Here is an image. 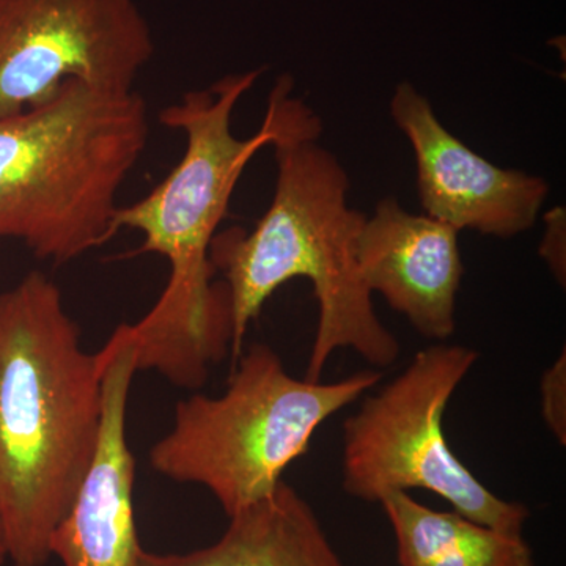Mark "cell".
<instances>
[{"instance_id": "1", "label": "cell", "mask_w": 566, "mask_h": 566, "mask_svg": "<svg viewBox=\"0 0 566 566\" xmlns=\"http://www.w3.org/2000/svg\"><path fill=\"white\" fill-rule=\"evenodd\" d=\"M277 114L273 147L277 181L273 202L252 232L230 229L211 241L210 259L232 301L233 365L244 352L249 324L292 279H308L318 303V327L305 379L322 381L327 360L354 349L374 367H390L400 344L376 315L357 268L356 238L367 216L348 205L349 178L324 148L322 120L283 76L270 99Z\"/></svg>"}, {"instance_id": "2", "label": "cell", "mask_w": 566, "mask_h": 566, "mask_svg": "<svg viewBox=\"0 0 566 566\" xmlns=\"http://www.w3.org/2000/svg\"><path fill=\"white\" fill-rule=\"evenodd\" d=\"M102 371L61 289L32 271L0 293V521L13 566H44L98 442Z\"/></svg>"}, {"instance_id": "3", "label": "cell", "mask_w": 566, "mask_h": 566, "mask_svg": "<svg viewBox=\"0 0 566 566\" xmlns=\"http://www.w3.org/2000/svg\"><path fill=\"white\" fill-rule=\"evenodd\" d=\"M260 73L227 74L163 109V125L185 134V155L150 193L115 214V233L137 230L140 253L169 260V282L139 327L159 356L182 367L216 363L232 344V301L226 282L214 281L210 248L245 166L277 136L270 102L252 137L238 139L232 132L234 106Z\"/></svg>"}, {"instance_id": "4", "label": "cell", "mask_w": 566, "mask_h": 566, "mask_svg": "<svg viewBox=\"0 0 566 566\" xmlns=\"http://www.w3.org/2000/svg\"><path fill=\"white\" fill-rule=\"evenodd\" d=\"M147 103L71 81L0 118V240L69 263L115 234L117 196L147 147Z\"/></svg>"}, {"instance_id": "5", "label": "cell", "mask_w": 566, "mask_h": 566, "mask_svg": "<svg viewBox=\"0 0 566 566\" xmlns=\"http://www.w3.org/2000/svg\"><path fill=\"white\" fill-rule=\"evenodd\" d=\"M381 378L374 370L335 382L294 378L270 346L252 345L233 365L226 392L178 401L172 428L151 447V468L207 488L233 516L274 493L315 431Z\"/></svg>"}, {"instance_id": "6", "label": "cell", "mask_w": 566, "mask_h": 566, "mask_svg": "<svg viewBox=\"0 0 566 566\" xmlns=\"http://www.w3.org/2000/svg\"><path fill=\"white\" fill-rule=\"evenodd\" d=\"M476 359L479 353L465 346H430L364 401L344 427L346 494L381 502L397 491H430L475 523L523 536L527 506L480 483L452 452L442 428L450 398Z\"/></svg>"}, {"instance_id": "7", "label": "cell", "mask_w": 566, "mask_h": 566, "mask_svg": "<svg viewBox=\"0 0 566 566\" xmlns=\"http://www.w3.org/2000/svg\"><path fill=\"white\" fill-rule=\"evenodd\" d=\"M153 54L136 0H0V118L50 102L71 81L134 91Z\"/></svg>"}, {"instance_id": "8", "label": "cell", "mask_w": 566, "mask_h": 566, "mask_svg": "<svg viewBox=\"0 0 566 566\" xmlns=\"http://www.w3.org/2000/svg\"><path fill=\"white\" fill-rule=\"evenodd\" d=\"M390 114L415 150L424 214L501 240L532 229L549 193L545 178L501 169L465 147L409 82L395 87Z\"/></svg>"}, {"instance_id": "9", "label": "cell", "mask_w": 566, "mask_h": 566, "mask_svg": "<svg viewBox=\"0 0 566 566\" xmlns=\"http://www.w3.org/2000/svg\"><path fill=\"white\" fill-rule=\"evenodd\" d=\"M102 371L98 442L69 512L51 536V557L63 566H137L142 547L134 523L136 463L126 438L136 352L126 324L96 353Z\"/></svg>"}, {"instance_id": "10", "label": "cell", "mask_w": 566, "mask_h": 566, "mask_svg": "<svg viewBox=\"0 0 566 566\" xmlns=\"http://www.w3.org/2000/svg\"><path fill=\"white\" fill-rule=\"evenodd\" d=\"M354 253L368 292L385 296L424 337H452L464 274L457 229L387 197L365 218Z\"/></svg>"}, {"instance_id": "11", "label": "cell", "mask_w": 566, "mask_h": 566, "mask_svg": "<svg viewBox=\"0 0 566 566\" xmlns=\"http://www.w3.org/2000/svg\"><path fill=\"white\" fill-rule=\"evenodd\" d=\"M137 566H345L312 506L286 483L230 516L214 545L188 554L147 553Z\"/></svg>"}, {"instance_id": "12", "label": "cell", "mask_w": 566, "mask_h": 566, "mask_svg": "<svg viewBox=\"0 0 566 566\" xmlns=\"http://www.w3.org/2000/svg\"><path fill=\"white\" fill-rule=\"evenodd\" d=\"M379 504L394 528L400 566H536L523 536L428 509L406 491L387 494Z\"/></svg>"}, {"instance_id": "13", "label": "cell", "mask_w": 566, "mask_h": 566, "mask_svg": "<svg viewBox=\"0 0 566 566\" xmlns=\"http://www.w3.org/2000/svg\"><path fill=\"white\" fill-rule=\"evenodd\" d=\"M542 409L547 428L566 444V354L551 365L542 379Z\"/></svg>"}, {"instance_id": "14", "label": "cell", "mask_w": 566, "mask_h": 566, "mask_svg": "<svg viewBox=\"0 0 566 566\" xmlns=\"http://www.w3.org/2000/svg\"><path fill=\"white\" fill-rule=\"evenodd\" d=\"M547 227L539 253L547 266L556 275L557 281L565 285V212L554 210L546 216Z\"/></svg>"}, {"instance_id": "15", "label": "cell", "mask_w": 566, "mask_h": 566, "mask_svg": "<svg viewBox=\"0 0 566 566\" xmlns=\"http://www.w3.org/2000/svg\"><path fill=\"white\" fill-rule=\"evenodd\" d=\"M7 562H9V546H7L6 531L0 521V566H6Z\"/></svg>"}]
</instances>
